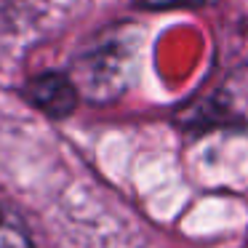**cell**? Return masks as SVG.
Returning <instances> with one entry per match:
<instances>
[{"label": "cell", "instance_id": "1", "mask_svg": "<svg viewBox=\"0 0 248 248\" xmlns=\"http://www.w3.org/2000/svg\"><path fill=\"white\" fill-rule=\"evenodd\" d=\"M24 93L48 118H64L78 104L75 86L70 83V78L59 75V72H43V75L32 78L27 83V91Z\"/></svg>", "mask_w": 248, "mask_h": 248}, {"label": "cell", "instance_id": "2", "mask_svg": "<svg viewBox=\"0 0 248 248\" xmlns=\"http://www.w3.org/2000/svg\"><path fill=\"white\" fill-rule=\"evenodd\" d=\"M0 248H32L24 221L0 203Z\"/></svg>", "mask_w": 248, "mask_h": 248}]
</instances>
